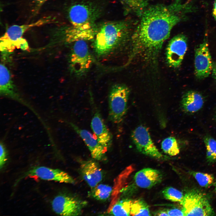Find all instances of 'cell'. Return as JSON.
<instances>
[{"instance_id":"obj_19","label":"cell","mask_w":216,"mask_h":216,"mask_svg":"<svg viewBox=\"0 0 216 216\" xmlns=\"http://www.w3.org/2000/svg\"><path fill=\"white\" fill-rule=\"evenodd\" d=\"M132 201L125 199L116 202L111 207L109 213L114 216H130Z\"/></svg>"},{"instance_id":"obj_10","label":"cell","mask_w":216,"mask_h":216,"mask_svg":"<svg viewBox=\"0 0 216 216\" xmlns=\"http://www.w3.org/2000/svg\"><path fill=\"white\" fill-rule=\"evenodd\" d=\"M213 63L208 49L207 39L196 49L195 53L194 73L198 79H204L212 72Z\"/></svg>"},{"instance_id":"obj_16","label":"cell","mask_w":216,"mask_h":216,"mask_svg":"<svg viewBox=\"0 0 216 216\" xmlns=\"http://www.w3.org/2000/svg\"><path fill=\"white\" fill-rule=\"evenodd\" d=\"M0 92L1 94L18 99L20 95L12 79L11 73L3 64L0 66Z\"/></svg>"},{"instance_id":"obj_9","label":"cell","mask_w":216,"mask_h":216,"mask_svg":"<svg viewBox=\"0 0 216 216\" xmlns=\"http://www.w3.org/2000/svg\"><path fill=\"white\" fill-rule=\"evenodd\" d=\"M188 48V40L184 34H179L174 37L169 42L166 50V59L171 67L180 66Z\"/></svg>"},{"instance_id":"obj_22","label":"cell","mask_w":216,"mask_h":216,"mask_svg":"<svg viewBox=\"0 0 216 216\" xmlns=\"http://www.w3.org/2000/svg\"><path fill=\"white\" fill-rule=\"evenodd\" d=\"M148 205L143 200L139 199L132 202L130 210V215H151Z\"/></svg>"},{"instance_id":"obj_2","label":"cell","mask_w":216,"mask_h":216,"mask_svg":"<svg viewBox=\"0 0 216 216\" xmlns=\"http://www.w3.org/2000/svg\"><path fill=\"white\" fill-rule=\"evenodd\" d=\"M97 29L94 48L96 53L102 56L108 54L130 34L133 26L127 20L106 22Z\"/></svg>"},{"instance_id":"obj_3","label":"cell","mask_w":216,"mask_h":216,"mask_svg":"<svg viewBox=\"0 0 216 216\" xmlns=\"http://www.w3.org/2000/svg\"><path fill=\"white\" fill-rule=\"evenodd\" d=\"M55 20L54 18L48 16L28 24L14 25L10 27L0 38L1 50L8 53L12 52L16 48H19L22 41V36L25 32L34 27L51 23Z\"/></svg>"},{"instance_id":"obj_12","label":"cell","mask_w":216,"mask_h":216,"mask_svg":"<svg viewBox=\"0 0 216 216\" xmlns=\"http://www.w3.org/2000/svg\"><path fill=\"white\" fill-rule=\"evenodd\" d=\"M25 176H36L44 180L54 181L61 183L74 184V178L67 172L59 169L44 166L34 167L27 171Z\"/></svg>"},{"instance_id":"obj_30","label":"cell","mask_w":216,"mask_h":216,"mask_svg":"<svg viewBox=\"0 0 216 216\" xmlns=\"http://www.w3.org/2000/svg\"><path fill=\"white\" fill-rule=\"evenodd\" d=\"M212 74L213 77L216 80V62L213 63Z\"/></svg>"},{"instance_id":"obj_1","label":"cell","mask_w":216,"mask_h":216,"mask_svg":"<svg viewBox=\"0 0 216 216\" xmlns=\"http://www.w3.org/2000/svg\"><path fill=\"white\" fill-rule=\"evenodd\" d=\"M195 8L190 0H175L168 5L148 6L140 15L132 34L130 60L139 56L147 60L155 58L173 27L186 19L187 14Z\"/></svg>"},{"instance_id":"obj_20","label":"cell","mask_w":216,"mask_h":216,"mask_svg":"<svg viewBox=\"0 0 216 216\" xmlns=\"http://www.w3.org/2000/svg\"><path fill=\"white\" fill-rule=\"evenodd\" d=\"M89 194L94 199L99 201H104L108 199L112 191V187L108 185L99 184L92 188Z\"/></svg>"},{"instance_id":"obj_7","label":"cell","mask_w":216,"mask_h":216,"mask_svg":"<svg viewBox=\"0 0 216 216\" xmlns=\"http://www.w3.org/2000/svg\"><path fill=\"white\" fill-rule=\"evenodd\" d=\"M87 204L86 201L66 195H59L53 199L52 206L53 211L62 216L81 215Z\"/></svg>"},{"instance_id":"obj_17","label":"cell","mask_w":216,"mask_h":216,"mask_svg":"<svg viewBox=\"0 0 216 216\" xmlns=\"http://www.w3.org/2000/svg\"><path fill=\"white\" fill-rule=\"evenodd\" d=\"M204 100L202 96L199 92L193 90L186 92L183 96L181 101V107L185 113H195L203 107Z\"/></svg>"},{"instance_id":"obj_25","label":"cell","mask_w":216,"mask_h":216,"mask_svg":"<svg viewBox=\"0 0 216 216\" xmlns=\"http://www.w3.org/2000/svg\"><path fill=\"white\" fill-rule=\"evenodd\" d=\"M164 197L166 199L174 202H182L184 195L183 193L172 187L165 188L162 191Z\"/></svg>"},{"instance_id":"obj_8","label":"cell","mask_w":216,"mask_h":216,"mask_svg":"<svg viewBox=\"0 0 216 216\" xmlns=\"http://www.w3.org/2000/svg\"><path fill=\"white\" fill-rule=\"evenodd\" d=\"M131 138L137 149L142 154L158 159L164 157L154 144L145 127L140 125L136 128L133 131Z\"/></svg>"},{"instance_id":"obj_28","label":"cell","mask_w":216,"mask_h":216,"mask_svg":"<svg viewBox=\"0 0 216 216\" xmlns=\"http://www.w3.org/2000/svg\"><path fill=\"white\" fill-rule=\"evenodd\" d=\"M36 5V10H38L46 2L49 0H32Z\"/></svg>"},{"instance_id":"obj_15","label":"cell","mask_w":216,"mask_h":216,"mask_svg":"<svg viewBox=\"0 0 216 216\" xmlns=\"http://www.w3.org/2000/svg\"><path fill=\"white\" fill-rule=\"evenodd\" d=\"M163 176L159 170L152 168L143 169L135 174L134 179L139 187L146 189L151 188L161 182Z\"/></svg>"},{"instance_id":"obj_14","label":"cell","mask_w":216,"mask_h":216,"mask_svg":"<svg viewBox=\"0 0 216 216\" xmlns=\"http://www.w3.org/2000/svg\"><path fill=\"white\" fill-rule=\"evenodd\" d=\"M80 168L82 176L91 188L95 187L102 181V170L98 164L91 160H81Z\"/></svg>"},{"instance_id":"obj_4","label":"cell","mask_w":216,"mask_h":216,"mask_svg":"<svg viewBox=\"0 0 216 216\" xmlns=\"http://www.w3.org/2000/svg\"><path fill=\"white\" fill-rule=\"evenodd\" d=\"M130 90L126 86L121 84L113 85L109 92L108 97V118L115 124L123 120L127 111Z\"/></svg>"},{"instance_id":"obj_21","label":"cell","mask_w":216,"mask_h":216,"mask_svg":"<svg viewBox=\"0 0 216 216\" xmlns=\"http://www.w3.org/2000/svg\"><path fill=\"white\" fill-rule=\"evenodd\" d=\"M161 148L164 152L171 156L178 154L180 149L177 140L174 137L165 139L161 143Z\"/></svg>"},{"instance_id":"obj_33","label":"cell","mask_w":216,"mask_h":216,"mask_svg":"<svg viewBox=\"0 0 216 216\" xmlns=\"http://www.w3.org/2000/svg\"><path fill=\"white\" fill-rule=\"evenodd\" d=\"M214 118L215 120L216 121V111L215 112V113L214 114Z\"/></svg>"},{"instance_id":"obj_18","label":"cell","mask_w":216,"mask_h":216,"mask_svg":"<svg viewBox=\"0 0 216 216\" xmlns=\"http://www.w3.org/2000/svg\"><path fill=\"white\" fill-rule=\"evenodd\" d=\"M127 12L140 15L152 0H121Z\"/></svg>"},{"instance_id":"obj_31","label":"cell","mask_w":216,"mask_h":216,"mask_svg":"<svg viewBox=\"0 0 216 216\" xmlns=\"http://www.w3.org/2000/svg\"><path fill=\"white\" fill-rule=\"evenodd\" d=\"M212 15L214 19L216 21V0H214Z\"/></svg>"},{"instance_id":"obj_32","label":"cell","mask_w":216,"mask_h":216,"mask_svg":"<svg viewBox=\"0 0 216 216\" xmlns=\"http://www.w3.org/2000/svg\"><path fill=\"white\" fill-rule=\"evenodd\" d=\"M214 189L215 192H216V181L215 182L214 184Z\"/></svg>"},{"instance_id":"obj_11","label":"cell","mask_w":216,"mask_h":216,"mask_svg":"<svg viewBox=\"0 0 216 216\" xmlns=\"http://www.w3.org/2000/svg\"><path fill=\"white\" fill-rule=\"evenodd\" d=\"M92 115L91 127L96 138L99 143L107 151L111 147L112 136L97 107L92 103Z\"/></svg>"},{"instance_id":"obj_24","label":"cell","mask_w":216,"mask_h":216,"mask_svg":"<svg viewBox=\"0 0 216 216\" xmlns=\"http://www.w3.org/2000/svg\"><path fill=\"white\" fill-rule=\"evenodd\" d=\"M190 173L202 187H209L213 183L214 177L211 174L195 171H191Z\"/></svg>"},{"instance_id":"obj_26","label":"cell","mask_w":216,"mask_h":216,"mask_svg":"<svg viewBox=\"0 0 216 216\" xmlns=\"http://www.w3.org/2000/svg\"><path fill=\"white\" fill-rule=\"evenodd\" d=\"M0 168L1 169L5 164L7 160V153L3 144L1 142L0 145Z\"/></svg>"},{"instance_id":"obj_23","label":"cell","mask_w":216,"mask_h":216,"mask_svg":"<svg viewBox=\"0 0 216 216\" xmlns=\"http://www.w3.org/2000/svg\"><path fill=\"white\" fill-rule=\"evenodd\" d=\"M206 151V158L209 162L216 161V140L209 135L204 137Z\"/></svg>"},{"instance_id":"obj_29","label":"cell","mask_w":216,"mask_h":216,"mask_svg":"<svg viewBox=\"0 0 216 216\" xmlns=\"http://www.w3.org/2000/svg\"><path fill=\"white\" fill-rule=\"evenodd\" d=\"M155 215L168 216L167 210H160L157 212L155 213Z\"/></svg>"},{"instance_id":"obj_6","label":"cell","mask_w":216,"mask_h":216,"mask_svg":"<svg viewBox=\"0 0 216 216\" xmlns=\"http://www.w3.org/2000/svg\"><path fill=\"white\" fill-rule=\"evenodd\" d=\"M86 40L75 42L70 56V68L71 72L81 76L89 69L93 59Z\"/></svg>"},{"instance_id":"obj_13","label":"cell","mask_w":216,"mask_h":216,"mask_svg":"<svg viewBox=\"0 0 216 216\" xmlns=\"http://www.w3.org/2000/svg\"><path fill=\"white\" fill-rule=\"evenodd\" d=\"M69 124L84 142L93 159L101 160L105 157L107 150L89 131L81 128L72 122H69Z\"/></svg>"},{"instance_id":"obj_5","label":"cell","mask_w":216,"mask_h":216,"mask_svg":"<svg viewBox=\"0 0 216 216\" xmlns=\"http://www.w3.org/2000/svg\"><path fill=\"white\" fill-rule=\"evenodd\" d=\"M180 204L184 216H212L214 214L207 198L196 190L186 193Z\"/></svg>"},{"instance_id":"obj_27","label":"cell","mask_w":216,"mask_h":216,"mask_svg":"<svg viewBox=\"0 0 216 216\" xmlns=\"http://www.w3.org/2000/svg\"><path fill=\"white\" fill-rule=\"evenodd\" d=\"M168 216H184L182 210L174 208L167 210Z\"/></svg>"}]
</instances>
